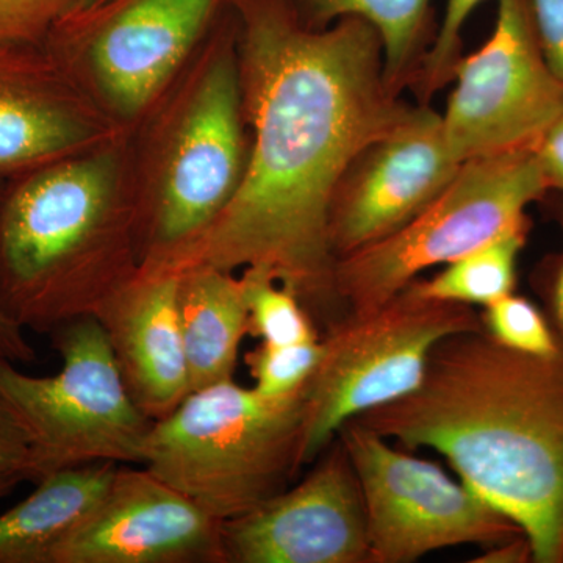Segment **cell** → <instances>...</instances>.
Masks as SVG:
<instances>
[{
	"mask_svg": "<svg viewBox=\"0 0 563 563\" xmlns=\"http://www.w3.org/2000/svg\"><path fill=\"white\" fill-rule=\"evenodd\" d=\"M231 7L250 131L246 172L209 231L144 269L268 274L325 332L347 317L329 232L336 192L412 107L385 79L383 41L362 18L312 29L290 0Z\"/></svg>",
	"mask_w": 563,
	"mask_h": 563,
	"instance_id": "obj_1",
	"label": "cell"
},
{
	"mask_svg": "<svg viewBox=\"0 0 563 563\" xmlns=\"http://www.w3.org/2000/svg\"><path fill=\"white\" fill-rule=\"evenodd\" d=\"M355 421L442 454L518 525L533 562H563V340L532 355L484 329L457 333L433 350L417 390Z\"/></svg>",
	"mask_w": 563,
	"mask_h": 563,
	"instance_id": "obj_2",
	"label": "cell"
},
{
	"mask_svg": "<svg viewBox=\"0 0 563 563\" xmlns=\"http://www.w3.org/2000/svg\"><path fill=\"white\" fill-rule=\"evenodd\" d=\"M139 272L128 133L0 185V307L24 331L98 317Z\"/></svg>",
	"mask_w": 563,
	"mask_h": 563,
	"instance_id": "obj_3",
	"label": "cell"
},
{
	"mask_svg": "<svg viewBox=\"0 0 563 563\" xmlns=\"http://www.w3.org/2000/svg\"><path fill=\"white\" fill-rule=\"evenodd\" d=\"M250 155L231 2L187 65L128 132L140 268L209 231L239 191Z\"/></svg>",
	"mask_w": 563,
	"mask_h": 563,
	"instance_id": "obj_4",
	"label": "cell"
},
{
	"mask_svg": "<svg viewBox=\"0 0 563 563\" xmlns=\"http://www.w3.org/2000/svg\"><path fill=\"white\" fill-rule=\"evenodd\" d=\"M303 393L269 399L233 379L191 391L152 424L143 466L214 520L250 512L306 465Z\"/></svg>",
	"mask_w": 563,
	"mask_h": 563,
	"instance_id": "obj_5",
	"label": "cell"
},
{
	"mask_svg": "<svg viewBox=\"0 0 563 563\" xmlns=\"http://www.w3.org/2000/svg\"><path fill=\"white\" fill-rule=\"evenodd\" d=\"M548 188L536 147L463 163L407 224L336 258L335 287L347 314L373 312L424 269L450 265L526 225V209Z\"/></svg>",
	"mask_w": 563,
	"mask_h": 563,
	"instance_id": "obj_6",
	"label": "cell"
},
{
	"mask_svg": "<svg viewBox=\"0 0 563 563\" xmlns=\"http://www.w3.org/2000/svg\"><path fill=\"white\" fill-rule=\"evenodd\" d=\"M49 336L62 357L54 376H31L0 357V393L31 437V483L88 463L143 465L154 421L125 387L101 322L79 318Z\"/></svg>",
	"mask_w": 563,
	"mask_h": 563,
	"instance_id": "obj_7",
	"label": "cell"
},
{
	"mask_svg": "<svg viewBox=\"0 0 563 563\" xmlns=\"http://www.w3.org/2000/svg\"><path fill=\"white\" fill-rule=\"evenodd\" d=\"M481 329L472 306L426 298L413 282L379 309L335 322L303 393V463L317 461L346 422L417 390L443 340Z\"/></svg>",
	"mask_w": 563,
	"mask_h": 563,
	"instance_id": "obj_8",
	"label": "cell"
},
{
	"mask_svg": "<svg viewBox=\"0 0 563 563\" xmlns=\"http://www.w3.org/2000/svg\"><path fill=\"white\" fill-rule=\"evenodd\" d=\"M231 0H102L55 22L43 43L124 131L187 65Z\"/></svg>",
	"mask_w": 563,
	"mask_h": 563,
	"instance_id": "obj_9",
	"label": "cell"
},
{
	"mask_svg": "<svg viewBox=\"0 0 563 563\" xmlns=\"http://www.w3.org/2000/svg\"><path fill=\"white\" fill-rule=\"evenodd\" d=\"M336 437L361 485L369 563H409L444 548H490L525 536L470 485L361 422H346Z\"/></svg>",
	"mask_w": 563,
	"mask_h": 563,
	"instance_id": "obj_10",
	"label": "cell"
},
{
	"mask_svg": "<svg viewBox=\"0 0 563 563\" xmlns=\"http://www.w3.org/2000/svg\"><path fill=\"white\" fill-rule=\"evenodd\" d=\"M454 76L442 122L461 165L533 150L563 117V85L544 62L531 0H498L490 40L461 58Z\"/></svg>",
	"mask_w": 563,
	"mask_h": 563,
	"instance_id": "obj_11",
	"label": "cell"
},
{
	"mask_svg": "<svg viewBox=\"0 0 563 563\" xmlns=\"http://www.w3.org/2000/svg\"><path fill=\"white\" fill-rule=\"evenodd\" d=\"M298 484L221 521L222 563H369L361 485L339 437Z\"/></svg>",
	"mask_w": 563,
	"mask_h": 563,
	"instance_id": "obj_12",
	"label": "cell"
},
{
	"mask_svg": "<svg viewBox=\"0 0 563 563\" xmlns=\"http://www.w3.org/2000/svg\"><path fill=\"white\" fill-rule=\"evenodd\" d=\"M49 563H222L221 521L146 466L120 465Z\"/></svg>",
	"mask_w": 563,
	"mask_h": 563,
	"instance_id": "obj_13",
	"label": "cell"
},
{
	"mask_svg": "<svg viewBox=\"0 0 563 563\" xmlns=\"http://www.w3.org/2000/svg\"><path fill=\"white\" fill-rule=\"evenodd\" d=\"M124 133L44 43H0V179L98 150Z\"/></svg>",
	"mask_w": 563,
	"mask_h": 563,
	"instance_id": "obj_14",
	"label": "cell"
},
{
	"mask_svg": "<svg viewBox=\"0 0 563 563\" xmlns=\"http://www.w3.org/2000/svg\"><path fill=\"white\" fill-rule=\"evenodd\" d=\"M368 154L333 201L329 232L335 258L398 231L462 168L448 150L442 117L429 109H412Z\"/></svg>",
	"mask_w": 563,
	"mask_h": 563,
	"instance_id": "obj_15",
	"label": "cell"
},
{
	"mask_svg": "<svg viewBox=\"0 0 563 563\" xmlns=\"http://www.w3.org/2000/svg\"><path fill=\"white\" fill-rule=\"evenodd\" d=\"M179 274L140 268L99 312L125 387L152 421L191 393L179 317Z\"/></svg>",
	"mask_w": 563,
	"mask_h": 563,
	"instance_id": "obj_16",
	"label": "cell"
},
{
	"mask_svg": "<svg viewBox=\"0 0 563 563\" xmlns=\"http://www.w3.org/2000/svg\"><path fill=\"white\" fill-rule=\"evenodd\" d=\"M179 276L177 299L191 391L233 379L250 320L242 274L199 266Z\"/></svg>",
	"mask_w": 563,
	"mask_h": 563,
	"instance_id": "obj_17",
	"label": "cell"
},
{
	"mask_svg": "<svg viewBox=\"0 0 563 563\" xmlns=\"http://www.w3.org/2000/svg\"><path fill=\"white\" fill-rule=\"evenodd\" d=\"M118 463L96 462L44 476L0 514V563H49L52 553L101 503Z\"/></svg>",
	"mask_w": 563,
	"mask_h": 563,
	"instance_id": "obj_18",
	"label": "cell"
},
{
	"mask_svg": "<svg viewBox=\"0 0 563 563\" xmlns=\"http://www.w3.org/2000/svg\"><path fill=\"white\" fill-rule=\"evenodd\" d=\"M299 20L312 29H325L343 18H362L383 41L384 73L399 92L413 68L429 24L431 0H290Z\"/></svg>",
	"mask_w": 563,
	"mask_h": 563,
	"instance_id": "obj_19",
	"label": "cell"
},
{
	"mask_svg": "<svg viewBox=\"0 0 563 563\" xmlns=\"http://www.w3.org/2000/svg\"><path fill=\"white\" fill-rule=\"evenodd\" d=\"M525 242L526 225H521L450 263L432 279L413 280L415 287L426 298L485 309L512 295Z\"/></svg>",
	"mask_w": 563,
	"mask_h": 563,
	"instance_id": "obj_20",
	"label": "cell"
},
{
	"mask_svg": "<svg viewBox=\"0 0 563 563\" xmlns=\"http://www.w3.org/2000/svg\"><path fill=\"white\" fill-rule=\"evenodd\" d=\"M247 333L262 343L292 344L320 339V329L301 301L268 274L244 269Z\"/></svg>",
	"mask_w": 563,
	"mask_h": 563,
	"instance_id": "obj_21",
	"label": "cell"
},
{
	"mask_svg": "<svg viewBox=\"0 0 563 563\" xmlns=\"http://www.w3.org/2000/svg\"><path fill=\"white\" fill-rule=\"evenodd\" d=\"M322 355L320 339L302 343H261L244 357L254 390L269 399H287L306 390Z\"/></svg>",
	"mask_w": 563,
	"mask_h": 563,
	"instance_id": "obj_22",
	"label": "cell"
},
{
	"mask_svg": "<svg viewBox=\"0 0 563 563\" xmlns=\"http://www.w3.org/2000/svg\"><path fill=\"white\" fill-rule=\"evenodd\" d=\"M483 329L509 350L532 355H551L561 340L544 320L543 313L529 299L512 295L485 307L481 314Z\"/></svg>",
	"mask_w": 563,
	"mask_h": 563,
	"instance_id": "obj_23",
	"label": "cell"
},
{
	"mask_svg": "<svg viewBox=\"0 0 563 563\" xmlns=\"http://www.w3.org/2000/svg\"><path fill=\"white\" fill-rule=\"evenodd\" d=\"M483 2L484 0H448L439 35L418 70V90L422 98H429L454 76L455 66L461 62L459 51L463 25L473 10Z\"/></svg>",
	"mask_w": 563,
	"mask_h": 563,
	"instance_id": "obj_24",
	"label": "cell"
},
{
	"mask_svg": "<svg viewBox=\"0 0 563 563\" xmlns=\"http://www.w3.org/2000/svg\"><path fill=\"white\" fill-rule=\"evenodd\" d=\"M85 0H0V43H43L55 22Z\"/></svg>",
	"mask_w": 563,
	"mask_h": 563,
	"instance_id": "obj_25",
	"label": "cell"
},
{
	"mask_svg": "<svg viewBox=\"0 0 563 563\" xmlns=\"http://www.w3.org/2000/svg\"><path fill=\"white\" fill-rule=\"evenodd\" d=\"M0 473H18L25 481L32 477L31 437L20 415L0 393Z\"/></svg>",
	"mask_w": 563,
	"mask_h": 563,
	"instance_id": "obj_26",
	"label": "cell"
},
{
	"mask_svg": "<svg viewBox=\"0 0 563 563\" xmlns=\"http://www.w3.org/2000/svg\"><path fill=\"white\" fill-rule=\"evenodd\" d=\"M531 5L544 62L563 85V0H531Z\"/></svg>",
	"mask_w": 563,
	"mask_h": 563,
	"instance_id": "obj_27",
	"label": "cell"
},
{
	"mask_svg": "<svg viewBox=\"0 0 563 563\" xmlns=\"http://www.w3.org/2000/svg\"><path fill=\"white\" fill-rule=\"evenodd\" d=\"M548 185L563 190V117L536 147Z\"/></svg>",
	"mask_w": 563,
	"mask_h": 563,
	"instance_id": "obj_28",
	"label": "cell"
},
{
	"mask_svg": "<svg viewBox=\"0 0 563 563\" xmlns=\"http://www.w3.org/2000/svg\"><path fill=\"white\" fill-rule=\"evenodd\" d=\"M0 179V185H2ZM0 357L13 363H32L36 361V351L25 336L24 329L11 320L0 307Z\"/></svg>",
	"mask_w": 563,
	"mask_h": 563,
	"instance_id": "obj_29",
	"label": "cell"
},
{
	"mask_svg": "<svg viewBox=\"0 0 563 563\" xmlns=\"http://www.w3.org/2000/svg\"><path fill=\"white\" fill-rule=\"evenodd\" d=\"M553 307L555 322H558L559 328L563 331V261L554 282Z\"/></svg>",
	"mask_w": 563,
	"mask_h": 563,
	"instance_id": "obj_30",
	"label": "cell"
},
{
	"mask_svg": "<svg viewBox=\"0 0 563 563\" xmlns=\"http://www.w3.org/2000/svg\"><path fill=\"white\" fill-rule=\"evenodd\" d=\"M24 476L18 473H0V498H5L21 483H24Z\"/></svg>",
	"mask_w": 563,
	"mask_h": 563,
	"instance_id": "obj_31",
	"label": "cell"
},
{
	"mask_svg": "<svg viewBox=\"0 0 563 563\" xmlns=\"http://www.w3.org/2000/svg\"><path fill=\"white\" fill-rule=\"evenodd\" d=\"M102 2V0H85L84 3H80V5H92V3Z\"/></svg>",
	"mask_w": 563,
	"mask_h": 563,
	"instance_id": "obj_32",
	"label": "cell"
}]
</instances>
